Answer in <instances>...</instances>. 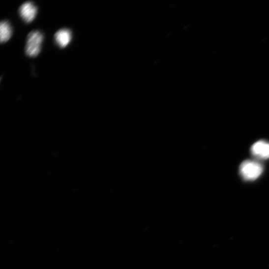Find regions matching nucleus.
I'll return each instance as SVG.
<instances>
[{"label": "nucleus", "instance_id": "1", "mask_svg": "<svg viewBox=\"0 0 269 269\" xmlns=\"http://www.w3.org/2000/svg\"><path fill=\"white\" fill-rule=\"evenodd\" d=\"M43 38V34L38 31H32L29 34L26 46L27 56L35 57L39 54Z\"/></svg>", "mask_w": 269, "mask_h": 269}, {"label": "nucleus", "instance_id": "2", "mask_svg": "<svg viewBox=\"0 0 269 269\" xmlns=\"http://www.w3.org/2000/svg\"><path fill=\"white\" fill-rule=\"evenodd\" d=\"M263 172V167L259 163L247 160L240 166V173L243 179L247 181H252L259 177Z\"/></svg>", "mask_w": 269, "mask_h": 269}, {"label": "nucleus", "instance_id": "3", "mask_svg": "<svg viewBox=\"0 0 269 269\" xmlns=\"http://www.w3.org/2000/svg\"><path fill=\"white\" fill-rule=\"evenodd\" d=\"M19 13L23 20L29 23L35 19L37 14V8L32 3L27 2L20 7Z\"/></svg>", "mask_w": 269, "mask_h": 269}, {"label": "nucleus", "instance_id": "4", "mask_svg": "<svg viewBox=\"0 0 269 269\" xmlns=\"http://www.w3.org/2000/svg\"><path fill=\"white\" fill-rule=\"evenodd\" d=\"M252 154L261 159L269 158V143L264 141L255 143L251 147Z\"/></svg>", "mask_w": 269, "mask_h": 269}, {"label": "nucleus", "instance_id": "5", "mask_svg": "<svg viewBox=\"0 0 269 269\" xmlns=\"http://www.w3.org/2000/svg\"><path fill=\"white\" fill-rule=\"evenodd\" d=\"M71 39V31L67 29L60 30L55 35L56 44L61 48L67 47L70 43Z\"/></svg>", "mask_w": 269, "mask_h": 269}, {"label": "nucleus", "instance_id": "6", "mask_svg": "<svg viewBox=\"0 0 269 269\" xmlns=\"http://www.w3.org/2000/svg\"><path fill=\"white\" fill-rule=\"evenodd\" d=\"M12 34V29L10 24L7 21H2L0 24V41L1 43L10 40Z\"/></svg>", "mask_w": 269, "mask_h": 269}]
</instances>
